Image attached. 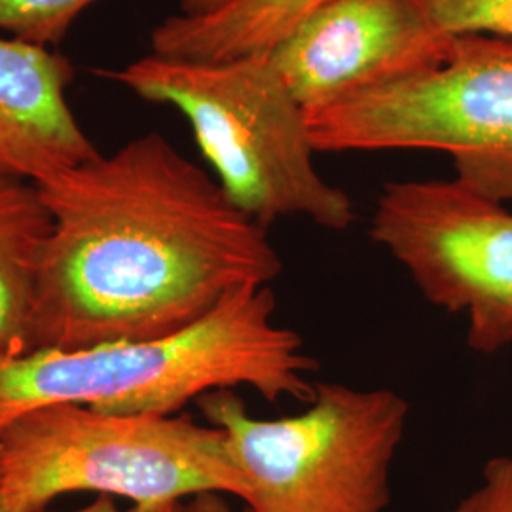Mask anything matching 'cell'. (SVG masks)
Listing matches in <instances>:
<instances>
[{
	"instance_id": "1",
	"label": "cell",
	"mask_w": 512,
	"mask_h": 512,
	"mask_svg": "<svg viewBox=\"0 0 512 512\" xmlns=\"http://www.w3.org/2000/svg\"><path fill=\"white\" fill-rule=\"evenodd\" d=\"M35 186L50 228L33 275L27 351L164 336L283 272L268 228L160 133Z\"/></svg>"
},
{
	"instance_id": "2",
	"label": "cell",
	"mask_w": 512,
	"mask_h": 512,
	"mask_svg": "<svg viewBox=\"0 0 512 512\" xmlns=\"http://www.w3.org/2000/svg\"><path fill=\"white\" fill-rule=\"evenodd\" d=\"M272 285L243 287L188 327L84 349L0 351V429L48 404L175 416L203 395L251 387L264 401L308 403L317 361L275 321Z\"/></svg>"
},
{
	"instance_id": "3",
	"label": "cell",
	"mask_w": 512,
	"mask_h": 512,
	"mask_svg": "<svg viewBox=\"0 0 512 512\" xmlns=\"http://www.w3.org/2000/svg\"><path fill=\"white\" fill-rule=\"evenodd\" d=\"M99 76L179 110L222 190L260 226L293 217L336 232L355 224L351 196L317 171L306 110L268 52L220 61L150 52Z\"/></svg>"
},
{
	"instance_id": "4",
	"label": "cell",
	"mask_w": 512,
	"mask_h": 512,
	"mask_svg": "<svg viewBox=\"0 0 512 512\" xmlns=\"http://www.w3.org/2000/svg\"><path fill=\"white\" fill-rule=\"evenodd\" d=\"M4 495L19 512H42L80 492L133 505L234 495L249 486L226 435L190 416L114 414L78 404L27 410L0 429Z\"/></svg>"
},
{
	"instance_id": "5",
	"label": "cell",
	"mask_w": 512,
	"mask_h": 512,
	"mask_svg": "<svg viewBox=\"0 0 512 512\" xmlns=\"http://www.w3.org/2000/svg\"><path fill=\"white\" fill-rule=\"evenodd\" d=\"M245 476L247 512H385L410 406L393 389L315 382L306 408L264 420L236 389L198 401Z\"/></svg>"
},
{
	"instance_id": "6",
	"label": "cell",
	"mask_w": 512,
	"mask_h": 512,
	"mask_svg": "<svg viewBox=\"0 0 512 512\" xmlns=\"http://www.w3.org/2000/svg\"><path fill=\"white\" fill-rule=\"evenodd\" d=\"M315 152L437 150L459 183L512 200V40L458 35L421 73L308 110Z\"/></svg>"
},
{
	"instance_id": "7",
	"label": "cell",
	"mask_w": 512,
	"mask_h": 512,
	"mask_svg": "<svg viewBox=\"0 0 512 512\" xmlns=\"http://www.w3.org/2000/svg\"><path fill=\"white\" fill-rule=\"evenodd\" d=\"M370 238L425 300L467 319V346H512V211L452 181H393L374 205Z\"/></svg>"
},
{
	"instance_id": "8",
	"label": "cell",
	"mask_w": 512,
	"mask_h": 512,
	"mask_svg": "<svg viewBox=\"0 0 512 512\" xmlns=\"http://www.w3.org/2000/svg\"><path fill=\"white\" fill-rule=\"evenodd\" d=\"M452 38L416 0H330L268 54L308 112L437 67Z\"/></svg>"
},
{
	"instance_id": "9",
	"label": "cell",
	"mask_w": 512,
	"mask_h": 512,
	"mask_svg": "<svg viewBox=\"0 0 512 512\" xmlns=\"http://www.w3.org/2000/svg\"><path fill=\"white\" fill-rule=\"evenodd\" d=\"M67 55L0 35V175L38 184L99 154L74 116Z\"/></svg>"
},
{
	"instance_id": "10",
	"label": "cell",
	"mask_w": 512,
	"mask_h": 512,
	"mask_svg": "<svg viewBox=\"0 0 512 512\" xmlns=\"http://www.w3.org/2000/svg\"><path fill=\"white\" fill-rule=\"evenodd\" d=\"M330 0H234L205 16L171 14L150 31L152 54L220 61L270 52Z\"/></svg>"
},
{
	"instance_id": "11",
	"label": "cell",
	"mask_w": 512,
	"mask_h": 512,
	"mask_svg": "<svg viewBox=\"0 0 512 512\" xmlns=\"http://www.w3.org/2000/svg\"><path fill=\"white\" fill-rule=\"evenodd\" d=\"M50 228L37 186L0 175V351H27V313Z\"/></svg>"
},
{
	"instance_id": "12",
	"label": "cell",
	"mask_w": 512,
	"mask_h": 512,
	"mask_svg": "<svg viewBox=\"0 0 512 512\" xmlns=\"http://www.w3.org/2000/svg\"><path fill=\"white\" fill-rule=\"evenodd\" d=\"M99 0H0V35L55 48Z\"/></svg>"
},
{
	"instance_id": "13",
	"label": "cell",
	"mask_w": 512,
	"mask_h": 512,
	"mask_svg": "<svg viewBox=\"0 0 512 512\" xmlns=\"http://www.w3.org/2000/svg\"><path fill=\"white\" fill-rule=\"evenodd\" d=\"M440 31L512 40V0H416Z\"/></svg>"
},
{
	"instance_id": "14",
	"label": "cell",
	"mask_w": 512,
	"mask_h": 512,
	"mask_svg": "<svg viewBox=\"0 0 512 512\" xmlns=\"http://www.w3.org/2000/svg\"><path fill=\"white\" fill-rule=\"evenodd\" d=\"M446 512H512V454L486 461L475 490Z\"/></svg>"
},
{
	"instance_id": "15",
	"label": "cell",
	"mask_w": 512,
	"mask_h": 512,
	"mask_svg": "<svg viewBox=\"0 0 512 512\" xmlns=\"http://www.w3.org/2000/svg\"><path fill=\"white\" fill-rule=\"evenodd\" d=\"M50 512V511H42ZM59 512V511H55ZM69 512H186L184 511V501H171V503H154V505H131L129 509H120L110 495H97L95 501Z\"/></svg>"
},
{
	"instance_id": "16",
	"label": "cell",
	"mask_w": 512,
	"mask_h": 512,
	"mask_svg": "<svg viewBox=\"0 0 512 512\" xmlns=\"http://www.w3.org/2000/svg\"><path fill=\"white\" fill-rule=\"evenodd\" d=\"M186 512H238L222 494H202L184 501ZM247 512V511H245Z\"/></svg>"
},
{
	"instance_id": "17",
	"label": "cell",
	"mask_w": 512,
	"mask_h": 512,
	"mask_svg": "<svg viewBox=\"0 0 512 512\" xmlns=\"http://www.w3.org/2000/svg\"><path fill=\"white\" fill-rule=\"evenodd\" d=\"M234 0H181V14L184 16H205L228 6Z\"/></svg>"
},
{
	"instance_id": "18",
	"label": "cell",
	"mask_w": 512,
	"mask_h": 512,
	"mask_svg": "<svg viewBox=\"0 0 512 512\" xmlns=\"http://www.w3.org/2000/svg\"><path fill=\"white\" fill-rule=\"evenodd\" d=\"M0 512H19L4 495L0 494Z\"/></svg>"
},
{
	"instance_id": "19",
	"label": "cell",
	"mask_w": 512,
	"mask_h": 512,
	"mask_svg": "<svg viewBox=\"0 0 512 512\" xmlns=\"http://www.w3.org/2000/svg\"><path fill=\"white\" fill-rule=\"evenodd\" d=\"M2 480H4V467H2V444H0V490H2Z\"/></svg>"
}]
</instances>
